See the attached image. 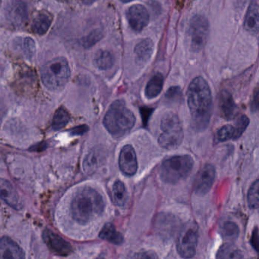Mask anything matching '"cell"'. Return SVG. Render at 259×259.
<instances>
[{
  "label": "cell",
  "mask_w": 259,
  "mask_h": 259,
  "mask_svg": "<svg viewBox=\"0 0 259 259\" xmlns=\"http://www.w3.org/2000/svg\"><path fill=\"white\" fill-rule=\"evenodd\" d=\"M220 109L221 116L228 121L234 119L238 115V106L228 91H223L220 94Z\"/></svg>",
  "instance_id": "17"
},
{
  "label": "cell",
  "mask_w": 259,
  "mask_h": 259,
  "mask_svg": "<svg viewBox=\"0 0 259 259\" xmlns=\"http://www.w3.org/2000/svg\"><path fill=\"white\" fill-rule=\"evenodd\" d=\"M103 37V32L100 30H94L89 34L82 38V44L85 48L89 49L94 47L99 41L101 40Z\"/></svg>",
  "instance_id": "30"
},
{
  "label": "cell",
  "mask_w": 259,
  "mask_h": 259,
  "mask_svg": "<svg viewBox=\"0 0 259 259\" xmlns=\"http://www.w3.org/2000/svg\"><path fill=\"white\" fill-rule=\"evenodd\" d=\"M70 71L68 61L63 57L55 58L47 62L41 70V80L49 91H62L69 80Z\"/></svg>",
  "instance_id": "4"
},
{
  "label": "cell",
  "mask_w": 259,
  "mask_h": 259,
  "mask_svg": "<svg viewBox=\"0 0 259 259\" xmlns=\"http://www.w3.org/2000/svg\"><path fill=\"white\" fill-rule=\"evenodd\" d=\"M82 1L83 2V3H85V4L91 5L94 3L95 0H82Z\"/></svg>",
  "instance_id": "38"
},
{
  "label": "cell",
  "mask_w": 259,
  "mask_h": 259,
  "mask_svg": "<svg viewBox=\"0 0 259 259\" xmlns=\"http://www.w3.org/2000/svg\"><path fill=\"white\" fill-rule=\"evenodd\" d=\"M164 86V76L161 73H157L147 83L144 91L146 98L149 100L156 98L162 91Z\"/></svg>",
  "instance_id": "22"
},
{
  "label": "cell",
  "mask_w": 259,
  "mask_h": 259,
  "mask_svg": "<svg viewBox=\"0 0 259 259\" xmlns=\"http://www.w3.org/2000/svg\"><path fill=\"white\" fill-rule=\"evenodd\" d=\"M240 1L243 2V1H245V0H240Z\"/></svg>",
  "instance_id": "42"
},
{
  "label": "cell",
  "mask_w": 259,
  "mask_h": 259,
  "mask_svg": "<svg viewBox=\"0 0 259 259\" xmlns=\"http://www.w3.org/2000/svg\"><path fill=\"white\" fill-rule=\"evenodd\" d=\"M187 101L193 128L197 131L206 129L213 113V99L209 85L203 77H196L190 83Z\"/></svg>",
  "instance_id": "1"
},
{
  "label": "cell",
  "mask_w": 259,
  "mask_h": 259,
  "mask_svg": "<svg viewBox=\"0 0 259 259\" xmlns=\"http://www.w3.org/2000/svg\"><path fill=\"white\" fill-rule=\"evenodd\" d=\"M258 90L256 89V91H255V95H254V100L253 102H252V109H253V111H256L257 109H258Z\"/></svg>",
  "instance_id": "37"
},
{
  "label": "cell",
  "mask_w": 259,
  "mask_h": 259,
  "mask_svg": "<svg viewBox=\"0 0 259 259\" xmlns=\"http://www.w3.org/2000/svg\"><path fill=\"white\" fill-rule=\"evenodd\" d=\"M132 1H133V0H121V2L124 3H130Z\"/></svg>",
  "instance_id": "39"
},
{
  "label": "cell",
  "mask_w": 259,
  "mask_h": 259,
  "mask_svg": "<svg viewBox=\"0 0 259 259\" xmlns=\"http://www.w3.org/2000/svg\"><path fill=\"white\" fill-rule=\"evenodd\" d=\"M249 124V119L246 115H242L237 119V124H236V126L234 127L236 131V140L240 138L243 135V133L247 129Z\"/></svg>",
  "instance_id": "32"
},
{
  "label": "cell",
  "mask_w": 259,
  "mask_h": 259,
  "mask_svg": "<svg viewBox=\"0 0 259 259\" xmlns=\"http://www.w3.org/2000/svg\"><path fill=\"white\" fill-rule=\"evenodd\" d=\"M42 237L47 247L55 255L68 256L72 252L71 245L51 230H44Z\"/></svg>",
  "instance_id": "9"
},
{
  "label": "cell",
  "mask_w": 259,
  "mask_h": 259,
  "mask_svg": "<svg viewBox=\"0 0 259 259\" xmlns=\"http://www.w3.org/2000/svg\"><path fill=\"white\" fill-rule=\"evenodd\" d=\"M258 180H256L248 192V205L251 209H257L258 208Z\"/></svg>",
  "instance_id": "31"
},
{
  "label": "cell",
  "mask_w": 259,
  "mask_h": 259,
  "mask_svg": "<svg viewBox=\"0 0 259 259\" xmlns=\"http://www.w3.org/2000/svg\"><path fill=\"white\" fill-rule=\"evenodd\" d=\"M99 237L105 241L118 246L124 242L123 234L117 231L115 226L112 223L105 224L99 234Z\"/></svg>",
  "instance_id": "21"
},
{
  "label": "cell",
  "mask_w": 259,
  "mask_h": 259,
  "mask_svg": "<svg viewBox=\"0 0 259 259\" xmlns=\"http://www.w3.org/2000/svg\"><path fill=\"white\" fill-rule=\"evenodd\" d=\"M53 19V15L50 12L47 11H41L36 14L32 21V31L38 35L45 34L50 29Z\"/></svg>",
  "instance_id": "18"
},
{
  "label": "cell",
  "mask_w": 259,
  "mask_h": 259,
  "mask_svg": "<svg viewBox=\"0 0 259 259\" xmlns=\"http://www.w3.org/2000/svg\"><path fill=\"white\" fill-rule=\"evenodd\" d=\"M161 130L158 143L161 147L172 150L180 146L184 134L182 124L177 115L173 112L165 114L161 120Z\"/></svg>",
  "instance_id": "6"
},
{
  "label": "cell",
  "mask_w": 259,
  "mask_h": 259,
  "mask_svg": "<svg viewBox=\"0 0 259 259\" xmlns=\"http://www.w3.org/2000/svg\"><path fill=\"white\" fill-rule=\"evenodd\" d=\"M215 176V168L212 164H207L204 165L199 170L195 181V193L199 196L206 195L214 184Z\"/></svg>",
  "instance_id": "10"
},
{
  "label": "cell",
  "mask_w": 259,
  "mask_h": 259,
  "mask_svg": "<svg viewBox=\"0 0 259 259\" xmlns=\"http://www.w3.org/2000/svg\"><path fill=\"white\" fill-rule=\"evenodd\" d=\"M119 166L122 172L127 176H133L138 170V161L135 149L131 145L122 149L119 156Z\"/></svg>",
  "instance_id": "12"
},
{
  "label": "cell",
  "mask_w": 259,
  "mask_h": 259,
  "mask_svg": "<svg viewBox=\"0 0 259 259\" xmlns=\"http://www.w3.org/2000/svg\"><path fill=\"white\" fill-rule=\"evenodd\" d=\"M94 65L100 70H107L112 68L114 64L113 55L106 50H100L94 57Z\"/></svg>",
  "instance_id": "27"
},
{
  "label": "cell",
  "mask_w": 259,
  "mask_h": 259,
  "mask_svg": "<svg viewBox=\"0 0 259 259\" xmlns=\"http://www.w3.org/2000/svg\"><path fill=\"white\" fill-rule=\"evenodd\" d=\"M105 161V152L101 148L94 147L90 151L83 161L84 171L88 175L94 173Z\"/></svg>",
  "instance_id": "16"
},
{
  "label": "cell",
  "mask_w": 259,
  "mask_h": 259,
  "mask_svg": "<svg viewBox=\"0 0 259 259\" xmlns=\"http://www.w3.org/2000/svg\"><path fill=\"white\" fill-rule=\"evenodd\" d=\"M133 112L128 109L124 100H118L111 104L103 118V125L116 138L127 134L135 124Z\"/></svg>",
  "instance_id": "3"
},
{
  "label": "cell",
  "mask_w": 259,
  "mask_h": 259,
  "mask_svg": "<svg viewBox=\"0 0 259 259\" xmlns=\"http://www.w3.org/2000/svg\"><path fill=\"white\" fill-rule=\"evenodd\" d=\"M7 18L15 27H21L27 19V4L24 0H12L7 10Z\"/></svg>",
  "instance_id": "13"
},
{
  "label": "cell",
  "mask_w": 259,
  "mask_h": 259,
  "mask_svg": "<svg viewBox=\"0 0 259 259\" xmlns=\"http://www.w3.org/2000/svg\"><path fill=\"white\" fill-rule=\"evenodd\" d=\"M88 126H79V127L71 130V134H72V135H82V134H85L86 131H88Z\"/></svg>",
  "instance_id": "36"
},
{
  "label": "cell",
  "mask_w": 259,
  "mask_h": 259,
  "mask_svg": "<svg viewBox=\"0 0 259 259\" xmlns=\"http://www.w3.org/2000/svg\"><path fill=\"white\" fill-rule=\"evenodd\" d=\"M199 233L196 224L185 225L179 232L176 241V249L182 258H193L197 249Z\"/></svg>",
  "instance_id": "7"
},
{
  "label": "cell",
  "mask_w": 259,
  "mask_h": 259,
  "mask_svg": "<svg viewBox=\"0 0 259 259\" xmlns=\"http://www.w3.org/2000/svg\"><path fill=\"white\" fill-rule=\"evenodd\" d=\"M58 1L62 2V3H64V2H67L68 0H58Z\"/></svg>",
  "instance_id": "40"
},
{
  "label": "cell",
  "mask_w": 259,
  "mask_h": 259,
  "mask_svg": "<svg viewBox=\"0 0 259 259\" xmlns=\"http://www.w3.org/2000/svg\"><path fill=\"white\" fill-rule=\"evenodd\" d=\"M113 200L118 207H124L129 201V193L121 181H116L113 186Z\"/></svg>",
  "instance_id": "24"
},
{
  "label": "cell",
  "mask_w": 259,
  "mask_h": 259,
  "mask_svg": "<svg viewBox=\"0 0 259 259\" xmlns=\"http://www.w3.org/2000/svg\"><path fill=\"white\" fill-rule=\"evenodd\" d=\"M208 33L209 24L205 16L197 15L192 18L190 24V36L193 52L199 53L205 47Z\"/></svg>",
  "instance_id": "8"
},
{
  "label": "cell",
  "mask_w": 259,
  "mask_h": 259,
  "mask_svg": "<svg viewBox=\"0 0 259 259\" xmlns=\"http://www.w3.org/2000/svg\"><path fill=\"white\" fill-rule=\"evenodd\" d=\"M131 28L135 32H141L149 24L150 17L149 11L142 5H134L126 12Z\"/></svg>",
  "instance_id": "11"
},
{
  "label": "cell",
  "mask_w": 259,
  "mask_h": 259,
  "mask_svg": "<svg viewBox=\"0 0 259 259\" xmlns=\"http://www.w3.org/2000/svg\"><path fill=\"white\" fill-rule=\"evenodd\" d=\"M0 199L14 209L19 210L22 208V203L16 190L10 182L3 178H0Z\"/></svg>",
  "instance_id": "15"
},
{
  "label": "cell",
  "mask_w": 259,
  "mask_h": 259,
  "mask_svg": "<svg viewBox=\"0 0 259 259\" xmlns=\"http://www.w3.org/2000/svg\"><path fill=\"white\" fill-rule=\"evenodd\" d=\"M220 233L225 240L234 242L240 236V228L235 222H226L220 227Z\"/></svg>",
  "instance_id": "26"
},
{
  "label": "cell",
  "mask_w": 259,
  "mask_h": 259,
  "mask_svg": "<svg viewBox=\"0 0 259 259\" xmlns=\"http://www.w3.org/2000/svg\"><path fill=\"white\" fill-rule=\"evenodd\" d=\"M104 208L103 196L91 187H83L76 193L71 200V217L78 223L85 225L94 218L101 215Z\"/></svg>",
  "instance_id": "2"
},
{
  "label": "cell",
  "mask_w": 259,
  "mask_h": 259,
  "mask_svg": "<svg viewBox=\"0 0 259 259\" xmlns=\"http://www.w3.org/2000/svg\"><path fill=\"white\" fill-rule=\"evenodd\" d=\"M70 120V115L68 111L64 107H60L55 112L52 121V128L54 131L63 128L66 126Z\"/></svg>",
  "instance_id": "28"
},
{
  "label": "cell",
  "mask_w": 259,
  "mask_h": 259,
  "mask_svg": "<svg viewBox=\"0 0 259 259\" xmlns=\"http://www.w3.org/2000/svg\"><path fill=\"white\" fill-rule=\"evenodd\" d=\"M229 140H236V131L234 126L227 124L223 126L216 133L215 143H222Z\"/></svg>",
  "instance_id": "29"
},
{
  "label": "cell",
  "mask_w": 259,
  "mask_h": 259,
  "mask_svg": "<svg viewBox=\"0 0 259 259\" xmlns=\"http://www.w3.org/2000/svg\"><path fill=\"white\" fill-rule=\"evenodd\" d=\"M13 47L26 58H31L36 51L34 40L30 37H17L13 40Z\"/></svg>",
  "instance_id": "23"
},
{
  "label": "cell",
  "mask_w": 259,
  "mask_h": 259,
  "mask_svg": "<svg viewBox=\"0 0 259 259\" xmlns=\"http://www.w3.org/2000/svg\"><path fill=\"white\" fill-rule=\"evenodd\" d=\"M132 259H159L158 254L152 250L141 251L132 256Z\"/></svg>",
  "instance_id": "34"
},
{
  "label": "cell",
  "mask_w": 259,
  "mask_h": 259,
  "mask_svg": "<svg viewBox=\"0 0 259 259\" xmlns=\"http://www.w3.org/2000/svg\"><path fill=\"white\" fill-rule=\"evenodd\" d=\"M194 160L190 155H176L164 160L160 169V176L164 183L176 184L191 173Z\"/></svg>",
  "instance_id": "5"
},
{
  "label": "cell",
  "mask_w": 259,
  "mask_h": 259,
  "mask_svg": "<svg viewBox=\"0 0 259 259\" xmlns=\"http://www.w3.org/2000/svg\"><path fill=\"white\" fill-rule=\"evenodd\" d=\"M182 91L179 87H171L166 93L165 97L168 101L180 102L182 100Z\"/></svg>",
  "instance_id": "33"
},
{
  "label": "cell",
  "mask_w": 259,
  "mask_h": 259,
  "mask_svg": "<svg viewBox=\"0 0 259 259\" xmlns=\"http://www.w3.org/2000/svg\"><path fill=\"white\" fill-rule=\"evenodd\" d=\"M154 49H155V45H154L153 41L150 38L140 41L135 48L136 60L139 63L147 62L153 54Z\"/></svg>",
  "instance_id": "20"
},
{
  "label": "cell",
  "mask_w": 259,
  "mask_h": 259,
  "mask_svg": "<svg viewBox=\"0 0 259 259\" xmlns=\"http://www.w3.org/2000/svg\"><path fill=\"white\" fill-rule=\"evenodd\" d=\"M258 228L256 227V228L254 229L253 232H252V235L250 240L252 248H253L256 252L258 251Z\"/></svg>",
  "instance_id": "35"
},
{
  "label": "cell",
  "mask_w": 259,
  "mask_h": 259,
  "mask_svg": "<svg viewBox=\"0 0 259 259\" xmlns=\"http://www.w3.org/2000/svg\"><path fill=\"white\" fill-rule=\"evenodd\" d=\"M0 259H25L19 245L9 237L0 238Z\"/></svg>",
  "instance_id": "14"
},
{
  "label": "cell",
  "mask_w": 259,
  "mask_h": 259,
  "mask_svg": "<svg viewBox=\"0 0 259 259\" xmlns=\"http://www.w3.org/2000/svg\"><path fill=\"white\" fill-rule=\"evenodd\" d=\"M243 252L232 243H225L219 249L217 259H243Z\"/></svg>",
  "instance_id": "25"
},
{
  "label": "cell",
  "mask_w": 259,
  "mask_h": 259,
  "mask_svg": "<svg viewBox=\"0 0 259 259\" xmlns=\"http://www.w3.org/2000/svg\"><path fill=\"white\" fill-rule=\"evenodd\" d=\"M258 6L256 2H252L248 8L244 21V28L246 31L256 35L258 32Z\"/></svg>",
  "instance_id": "19"
},
{
  "label": "cell",
  "mask_w": 259,
  "mask_h": 259,
  "mask_svg": "<svg viewBox=\"0 0 259 259\" xmlns=\"http://www.w3.org/2000/svg\"><path fill=\"white\" fill-rule=\"evenodd\" d=\"M96 259H104V258H103V257L100 256V257H98V258H97Z\"/></svg>",
  "instance_id": "41"
}]
</instances>
